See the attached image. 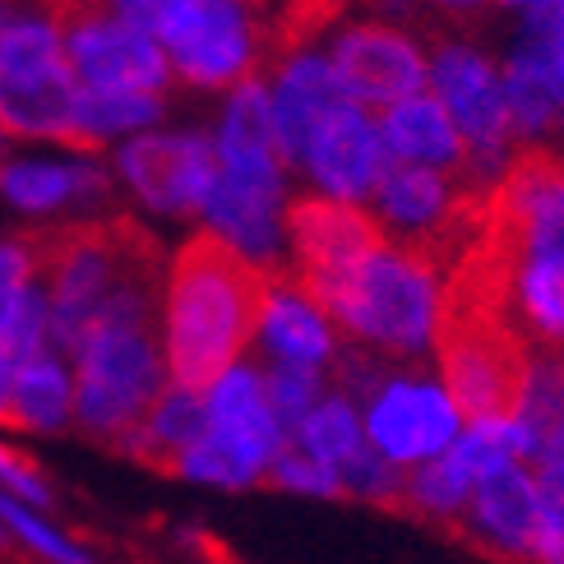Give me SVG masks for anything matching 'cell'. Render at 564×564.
Here are the masks:
<instances>
[{
    "label": "cell",
    "instance_id": "cell-3",
    "mask_svg": "<svg viewBox=\"0 0 564 564\" xmlns=\"http://www.w3.org/2000/svg\"><path fill=\"white\" fill-rule=\"evenodd\" d=\"M435 347H440L444 393L454 398V408L467 426L519 421L532 347L509 315L440 288Z\"/></svg>",
    "mask_w": 564,
    "mask_h": 564
},
{
    "label": "cell",
    "instance_id": "cell-16",
    "mask_svg": "<svg viewBox=\"0 0 564 564\" xmlns=\"http://www.w3.org/2000/svg\"><path fill=\"white\" fill-rule=\"evenodd\" d=\"M343 102H351L334 65L319 56H296L282 65L278 75V93H273V126H278V149L288 162H305V149H311L315 130L334 116Z\"/></svg>",
    "mask_w": 564,
    "mask_h": 564
},
{
    "label": "cell",
    "instance_id": "cell-32",
    "mask_svg": "<svg viewBox=\"0 0 564 564\" xmlns=\"http://www.w3.org/2000/svg\"><path fill=\"white\" fill-rule=\"evenodd\" d=\"M0 523H10V528L23 536V542H29L37 555H46L52 564H93L75 542H65V536H56L46 523H37L33 513L23 509V505H14L10 496H0Z\"/></svg>",
    "mask_w": 564,
    "mask_h": 564
},
{
    "label": "cell",
    "instance_id": "cell-17",
    "mask_svg": "<svg viewBox=\"0 0 564 564\" xmlns=\"http://www.w3.org/2000/svg\"><path fill=\"white\" fill-rule=\"evenodd\" d=\"M79 84L75 75L56 79H0V130L19 139H56L75 153H102L98 139H88L75 121Z\"/></svg>",
    "mask_w": 564,
    "mask_h": 564
},
{
    "label": "cell",
    "instance_id": "cell-4",
    "mask_svg": "<svg viewBox=\"0 0 564 564\" xmlns=\"http://www.w3.org/2000/svg\"><path fill=\"white\" fill-rule=\"evenodd\" d=\"M305 296L319 305L324 319L343 324L351 338L398 351V357H412L435 338L440 278L408 246L384 241L351 273Z\"/></svg>",
    "mask_w": 564,
    "mask_h": 564
},
{
    "label": "cell",
    "instance_id": "cell-24",
    "mask_svg": "<svg viewBox=\"0 0 564 564\" xmlns=\"http://www.w3.org/2000/svg\"><path fill=\"white\" fill-rule=\"evenodd\" d=\"M14 412H19V431H61L69 412H75V389H69V375L61 370L52 351L19 370Z\"/></svg>",
    "mask_w": 564,
    "mask_h": 564
},
{
    "label": "cell",
    "instance_id": "cell-7",
    "mask_svg": "<svg viewBox=\"0 0 564 564\" xmlns=\"http://www.w3.org/2000/svg\"><path fill=\"white\" fill-rule=\"evenodd\" d=\"M431 84L444 111L454 116V126L467 144V172L477 185H496V162L509 144V107H505V84L496 79L486 56L473 46L440 42L431 61Z\"/></svg>",
    "mask_w": 564,
    "mask_h": 564
},
{
    "label": "cell",
    "instance_id": "cell-5",
    "mask_svg": "<svg viewBox=\"0 0 564 564\" xmlns=\"http://www.w3.org/2000/svg\"><path fill=\"white\" fill-rule=\"evenodd\" d=\"M75 412L84 431L102 440L130 435L162 398V347L153 324L102 328L79 347Z\"/></svg>",
    "mask_w": 564,
    "mask_h": 564
},
{
    "label": "cell",
    "instance_id": "cell-34",
    "mask_svg": "<svg viewBox=\"0 0 564 564\" xmlns=\"http://www.w3.org/2000/svg\"><path fill=\"white\" fill-rule=\"evenodd\" d=\"M0 481H6L19 500H33V505H52V490H46V481L37 477V467L23 458V454H14V449H6L0 444Z\"/></svg>",
    "mask_w": 564,
    "mask_h": 564
},
{
    "label": "cell",
    "instance_id": "cell-36",
    "mask_svg": "<svg viewBox=\"0 0 564 564\" xmlns=\"http://www.w3.org/2000/svg\"><path fill=\"white\" fill-rule=\"evenodd\" d=\"M14 380H19V366L0 351V426H14L19 431V412H14Z\"/></svg>",
    "mask_w": 564,
    "mask_h": 564
},
{
    "label": "cell",
    "instance_id": "cell-38",
    "mask_svg": "<svg viewBox=\"0 0 564 564\" xmlns=\"http://www.w3.org/2000/svg\"><path fill=\"white\" fill-rule=\"evenodd\" d=\"M509 6H528V10H551V6H564V0H509Z\"/></svg>",
    "mask_w": 564,
    "mask_h": 564
},
{
    "label": "cell",
    "instance_id": "cell-29",
    "mask_svg": "<svg viewBox=\"0 0 564 564\" xmlns=\"http://www.w3.org/2000/svg\"><path fill=\"white\" fill-rule=\"evenodd\" d=\"M0 191L10 204L29 208V214H46L65 199L79 195L75 167H42V162H23V167H0Z\"/></svg>",
    "mask_w": 564,
    "mask_h": 564
},
{
    "label": "cell",
    "instance_id": "cell-12",
    "mask_svg": "<svg viewBox=\"0 0 564 564\" xmlns=\"http://www.w3.org/2000/svg\"><path fill=\"white\" fill-rule=\"evenodd\" d=\"M121 172L162 214H204L218 181V149L204 134H149L121 149Z\"/></svg>",
    "mask_w": 564,
    "mask_h": 564
},
{
    "label": "cell",
    "instance_id": "cell-14",
    "mask_svg": "<svg viewBox=\"0 0 564 564\" xmlns=\"http://www.w3.org/2000/svg\"><path fill=\"white\" fill-rule=\"evenodd\" d=\"M305 172L315 176V185H324L328 199H361L380 185L389 153H384V134L357 102H343L328 121L315 130L311 149H305Z\"/></svg>",
    "mask_w": 564,
    "mask_h": 564
},
{
    "label": "cell",
    "instance_id": "cell-18",
    "mask_svg": "<svg viewBox=\"0 0 564 564\" xmlns=\"http://www.w3.org/2000/svg\"><path fill=\"white\" fill-rule=\"evenodd\" d=\"M384 153L389 162H408V167H435V172H467V144L454 126V116L444 111L435 93H416V98L398 102L380 121ZM473 176V172H467Z\"/></svg>",
    "mask_w": 564,
    "mask_h": 564
},
{
    "label": "cell",
    "instance_id": "cell-26",
    "mask_svg": "<svg viewBox=\"0 0 564 564\" xmlns=\"http://www.w3.org/2000/svg\"><path fill=\"white\" fill-rule=\"evenodd\" d=\"M162 116V98L153 93H102V88H79V102H75V121L88 139H102L107 134H121V130H139V126H153Z\"/></svg>",
    "mask_w": 564,
    "mask_h": 564
},
{
    "label": "cell",
    "instance_id": "cell-22",
    "mask_svg": "<svg viewBox=\"0 0 564 564\" xmlns=\"http://www.w3.org/2000/svg\"><path fill=\"white\" fill-rule=\"evenodd\" d=\"M467 505H473V513H477V523L486 528V536H496V546L523 551V555L532 551L536 505H542V496H536V481L523 473L519 463H505L490 477H481Z\"/></svg>",
    "mask_w": 564,
    "mask_h": 564
},
{
    "label": "cell",
    "instance_id": "cell-10",
    "mask_svg": "<svg viewBox=\"0 0 564 564\" xmlns=\"http://www.w3.org/2000/svg\"><path fill=\"white\" fill-rule=\"evenodd\" d=\"M454 398L426 380H384L366 408V440L389 463H431L458 440Z\"/></svg>",
    "mask_w": 564,
    "mask_h": 564
},
{
    "label": "cell",
    "instance_id": "cell-33",
    "mask_svg": "<svg viewBox=\"0 0 564 564\" xmlns=\"http://www.w3.org/2000/svg\"><path fill=\"white\" fill-rule=\"evenodd\" d=\"M33 282H37V269H33V254H29V246H23V237L19 241H0V338H6L19 301H23V292H29Z\"/></svg>",
    "mask_w": 564,
    "mask_h": 564
},
{
    "label": "cell",
    "instance_id": "cell-6",
    "mask_svg": "<svg viewBox=\"0 0 564 564\" xmlns=\"http://www.w3.org/2000/svg\"><path fill=\"white\" fill-rule=\"evenodd\" d=\"M250 10V0H162L153 37L181 79L204 88L246 84L260 69V33Z\"/></svg>",
    "mask_w": 564,
    "mask_h": 564
},
{
    "label": "cell",
    "instance_id": "cell-1",
    "mask_svg": "<svg viewBox=\"0 0 564 564\" xmlns=\"http://www.w3.org/2000/svg\"><path fill=\"white\" fill-rule=\"evenodd\" d=\"M46 301H52V338L75 351L121 324H158L162 250L134 218L65 223L23 237Z\"/></svg>",
    "mask_w": 564,
    "mask_h": 564
},
{
    "label": "cell",
    "instance_id": "cell-13",
    "mask_svg": "<svg viewBox=\"0 0 564 564\" xmlns=\"http://www.w3.org/2000/svg\"><path fill=\"white\" fill-rule=\"evenodd\" d=\"M490 204L513 223L528 260H564V158L523 149L490 185Z\"/></svg>",
    "mask_w": 564,
    "mask_h": 564
},
{
    "label": "cell",
    "instance_id": "cell-37",
    "mask_svg": "<svg viewBox=\"0 0 564 564\" xmlns=\"http://www.w3.org/2000/svg\"><path fill=\"white\" fill-rule=\"evenodd\" d=\"M435 6H444V10H477V6H486V0H435Z\"/></svg>",
    "mask_w": 564,
    "mask_h": 564
},
{
    "label": "cell",
    "instance_id": "cell-11",
    "mask_svg": "<svg viewBox=\"0 0 564 564\" xmlns=\"http://www.w3.org/2000/svg\"><path fill=\"white\" fill-rule=\"evenodd\" d=\"M65 56L75 69L79 88H102V93H153L172 79V61L158 46L153 33H139L121 19H93L65 33Z\"/></svg>",
    "mask_w": 564,
    "mask_h": 564
},
{
    "label": "cell",
    "instance_id": "cell-8",
    "mask_svg": "<svg viewBox=\"0 0 564 564\" xmlns=\"http://www.w3.org/2000/svg\"><path fill=\"white\" fill-rule=\"evenodd\" d=\"M282 231L296 250V282L305 292H319L328 282H338L343 273L357 269L366 254H375L389 237L380 231L366 208L343 204V199H292Z\"/></svg>",
    "mask_w": 564,
    "mask_h": 564
},
{
    "label": "cell",
    "instance_id": "cell-30",
    "mask_svg": "<svg viewBox=\"0 0 564 564\" xmlns=\"http://www.w3.org/2000/svg\"><path fill=\"white\" fill-rule=\"evenodd\" d=\"M269 481L282 490H305V496H347V486L334 467L311 458L301 444H282L278 458L269 463Z\"/></svg>",
    "mask_w": 564,
    "mask_h": 564
},
{
    "label": "cell",
    "instance_id": "cell-19",
    "mask_svg": "<svg viewBox=\"0 0 564 564\" xmlns=\"http://www.w3.org/2000/svg\"><path fill=\"white\" fill-rule=\"evenodd\" d=\"M264 343L278 351L282 366H319L334 357V334L319 305L305 296L292 269H273L269 282V301H264V319H260Z\"/></svg>",
    "mask_w": 564,
    "mask_h": 564
},
{
    "label": "cell",
    "instance_id": "cell-23",
    "mask_svg": "<svg viewBox=\"0 0 564 564\" xmlns=\"http://www.w3.org/2000/svg\"><path fill=\"white\" fill-rule=\"evenodd\" d=\"M513 319L532 351H564V260H523Z\"/></svg>",
    "mask_w": 564,
    "mask_h": 564
},
{
    "label": "cell",
    "instance_id": "cell-31",
    "mask_svg": "<svg viewBox=\"0 0 564 564\" xmlns=\"http://www.w3.org/2000/svg\"><path fill=\"white\" fill-rule=\"evenodd\" d=\"M536 532L528 560L536 564H564V481H536Z\"/></svg>",
    "mask_w": 564,
    "mask_h": 564
},
{
    "label": "cell",
    "instance_id": "cell-20",
    "mask_svg": "<svg viewBox=\"0 0 564 564\" xmlns=\"http://www.w3.org/2000/svg\"><path fill=\"white\" fill-rule=\"evenodd\" d=\"M204 408H208V431H214V435L237 440L241 449L260 454L264 463L278 458L282 431H278L273 408H269V389H264V380H260L254 370L231 366L223 380L208 389Z\"/></svg>",
    "mask_w": 564,
    "mask_h": 564
},
{
    "label": "cell",
    "instance_id": "cell-27",
    "mask_svg": "<svg viewBox=\"0 0 564 564\" xmlns=\"http://www.w3.org/2000/svg\"><path fill=\"white\" fill-rule=\"evenodd\" d=\"M269 473V463L260 454L241 449L237 440H223L208 431L191 454L181 458V477H195V481H214V486H254Z\"/></svg>",
    "mask_w": 564,
    "mask_h": 564
},
{
    "label": "cell",
    "instance_id": "cell-21",
    "mask_svg": "<svg viewBox=\"0 0 564 564\" xmlns=\"http://www.w3.org/2000/svg\"><path fill=\"white\" fill-rule=\"evenodd\" d=\"M278 126H273V98L260 79H246L227 107V121L218 134V167L246 172V176H278Z\"/></svg>",
    "mask_w": 564,
    "mask_h": 564
},
{
    "label": "cell",
    "instance_id": "cell-15",
    "mask_svg": "<svg viewBox=\"0 0 564 564\" xmlns=\"http://www.w3.org/2000/svg\"><path fill=\"white\" fill-rule=\"evenodd\" d=\"M278 199H282V176H246V172L218 167L214 191L204 199L208 231H218V237L227 246H237L246 260H254L260 269L273 273L278 250H282Z\"/></svg>",
    "mask_w": 564,
    "mask_h": 564
},
{
    "label": "cell",
    "instance_id": "cell-9",
    "mask_svg": "<svg viewBox=\"0 0 564 564\" xmlns=\"http://www.w3.org/2000/svg\"><path fill=\"white\" fill-rule=\"evenodd\" d=\"M334 75L351 102H375V107H398L426 93L431 65L421 56V46L393 29V23H351L334 37Z\"/></svg>",
    "mask_w": 564,
    "mask_h": 564
},
{
    "label": "cell",
    "instance_id": "cell-2",
    "mask_svg": "<svg viewBox=\"0 0 564 564\" xmlns=\"http://www.w3.org/2000/svg\"><path fill=\"white\" fill-rule=\"evenodd\" d=\"M273 273L260 269L218 231H195L167 273V375L185 393H208L260 334Z\"/></svg>",
    "mask_w": 564,
    "mask_h": 564
},
{
    "label": "cell",
    "instance_id": "cell-25",
    "mask_svg": "<svg viewBox=\"0 0 564 564\" xmlns=\"http://www.w3.org/2000/svg\"><path fill=\"white\" fill-rule=\"evenodd\" d=\"M292 444H301L311 458H319L324 467H334V473H343V467L357 458L361 449H366V426L357 421V408H351V398H324V403L305 416V426H301V435L292 440Z\"/></svg>",
    "mask_w": 564,
    "mask_h": 564
},
{
    "label": "cell",
    "instance_id": "cell-28",
    "mask_svg": "<svg viewBox=\"0 0 564 564\" xmlns=\"http://www.w3.org/2000/svg\"><path fill=\"white\" fill-rule=\"evenodd\" d=\"M269 389V408H273V421L282 431V444H292L305 426V416H311L324 398H319V375L311 366H282L264 380Z\"/></svg>",
    "mask_w": 564,
    "mask_h": 564
},
{
    "label": "cell",
    "instance_id": "cell-35",
    "mask_svg": "<svg viewBox=\"0 0 564 564\" xmlns=\"http://www.w3.org/2000/svg\"><path fill=\"white\" fill-rule=\"evenodd\" d=\"M111 10L121 23H130V29L139 33H153V23L162 14V0H111Z\"/></svg>",
    "mask_w": 564,
    "mask_h": 564
}]
</instances>
